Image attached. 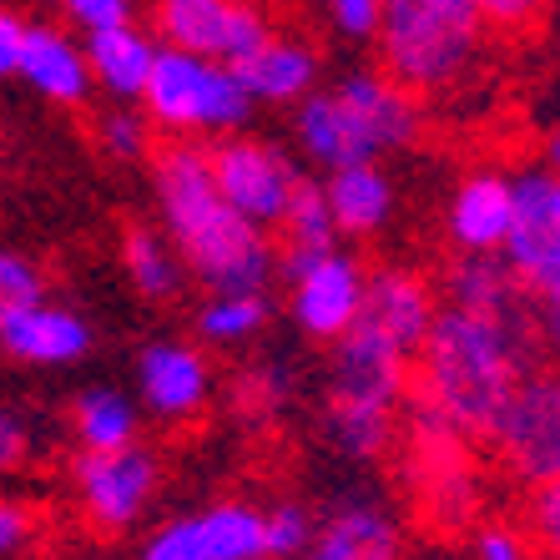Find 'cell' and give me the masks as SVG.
<instances>
[{"label":"cell","mask_w":560,"mask_h":560,"mask_svg":"<svg viewBox=\"0 0 560 560\" xmlns=\"http://www.w3.org/2000/svg\"><path fill=\"white\" fill-rule=\"evenodd\" d=\"M550 339L540 313H480L444 303L415 359V405L434 409L455 430L490 440L505 405L546 364Z\"/></svg>","instance_id":"obj_1"},{"label":"cell","mask_w":560,"mask_h":560,"mask_svg":"<svg viewBox=\"0 0 560 560\" xmlns=\"http://www.w3.org/2000/svg\"><path fill=\"white\" fill-rule=\"evenodd\" d=\"M152 187L156 208H162V228L177 243L183 262L192 278L212 293H262L273 283L283 253H273L268 228L222 197L218 177H212V152L197 142L172 137L162 152H152Z\"/></svg>","instance_id":"obj_2"},{"label":"cell","mask_w":560,"mask_h":560,"mask_svg":"<svg viewBox=\"0 0 560 560\" xmlns=\"http://www.w3.org/2000/svg\"><path fill=\"white\" fill-rule=\"evenodd\" d=\"M293 131L313 167L339 172L409 152L424 131V112H419V96L384 66H359V71H343L334 86L303 96Z\"/></svg>","instance_id":"obj_3"},{"label":"cell","mask_w":560,"mask_h":560,"mask_svg":"<svg viewBox=\"0 0 560 560\" xmlns=\"http://www.w3.org/2000/svg\"><path fill=\"white\" fill-rule=\"evenodd\" d=\"M490 31L480 0H384L374 51L415 96H444L480 66Z\"/></svg>","instance_id":"obj_4"},{"label":"cell","mask_w":560,"mask_h":560,"mask_svg":"<svg viewBox=\"0 0 560 560\" xmlns=\"http://www.w3.org/2000/svg\"><path fill=\"white\" fill-rule=\"evenodd\" d=\"M399 475L415 521L430 535H475V525L485 521L490 480L475 455V434L455 430L415 399L399 430Z\"/></svg>","instance_id":"obj_5"},{"label":"cell","mask_w":560,"mask_h":560,"mask_svg":"<svg viewBox=\"0 0 560 560\" xmlns=\"http://www.w3.org/2000/svg\"><path fill=\"white\" fill-rule=\"evenodd\" d=\"M253 92L243 86L237 66L218 56H197L183 46H162L152 71V86L142 96V112L167 137H233L253 117Z\"/></svg>","instance_id":"obj_6"},{"label":"cell","mask_w":560,"mask_h":560,"mask_svg":"<svg viewBox=\"0 0 560 560\" xmlns=\"http://www.w3.org/2000/svg\"><path fill=\"white\" fill-rule=\"evenodd\" d=\"M505 258L540 308L550 339V328H560V172L546 162L515 172V228Z\"/></svg>","instance_id":"obj_7"},{"label":"cell","mask_w":560,"mask_h":560,"mask_svg":"<svg viewBox=\"0 0 560 560\" xmlns=\"http://www.w3.org/2000/svg\"><path fill=\"white\" fill-rule=\"evenodd\" d=\"M278 273L288 278V308L293 324L308 339L339 343L359 313H364V293H369V268L353 253L339 248H283Z\"/></svg>","instance_id":"obj_8"},{"label":"cell","mask_w":560,"mask_h":560,"mask_svg":"<svg viewBox=\"0 0 560 560\" xmlns=\"http://www.w3.org/2000/svg\"><path fill=\"white\" fill-rule=\"evenodd\" d=\"M485 444H490L495 465L525 490L560 480V369H535L515 389V399L505 405Z\"/></svg>","instance_id":"obj_9"},{"label":"cell","mask_w":560,"mask_h":560,"mask_svg":"<svg viewBox=\"0 0 560 560\" xmlns=\"http://www.w3.org/2000/svg\"><path fill=\"white\" fill-rule=\"evenodd\" d=\"M212 177H218L222 197L258 228H283L288 208H293V197L303 187L299 162L283 147L243 137V131L212 142Z\"/></svg>","instance_id":"obj_10"},{"label":"cell","mask_w":560,"mask_h":560,"mask_svg":"<svg viewBox=\"0 0 560 560\" xmlns=\"http://www.w3.org/2000/svg\"><path fill=\"white\" fill-rule=\"evenodd\" d=\"M156 455L142 444L121 450H81L71 465V490H77L81 515L96 530H127L142 521V510L156 495Z\"/></svg>","instance_id":"obj_11"},{"label":"cell","mask_w":560,"mask_h":560,"mask_svg":"<svg viewBox=\"0 0 560 560\" xmlns=\"http://www.w3.org/2000/svg\"><path fill=\"white\" fill-rule=\"evenodd\" d=\"M152 31L162 46L218 56L237 66L273 36L268 15L248 0H152Z\"/></svg>","instance_id":"obj_12"},{"label":"cell","mask_w":560,"mask_h":560,"mask_svg":"<svg viewBox=\"0 0 560 560\" xmlns=\"http://www.w3.org/2000/svg\"><path fill=\"white\" fill-rule=\"evenodd\" d=\"M268 556V525L248 500H218V505L187 510L142 540L137 560H258Z\"/></svg>","instance_id":"obj_13"},{"label":"cell","mask_w":560,"mask_h":560,"mask_svg":"<svg viewBox=\"0 0 560 560\" xmlns=\"http://www.w3.org/2000/svg\"><path fill=\"white\" fill-rule=\"evenodd\" d=\"M440 308H444V293L424 273H415V268H374V273H369L359 328H369V334H378L384 343H394V349H405L409 359H419Z\"/></svg>","instance_id":"obj_14"},{"label":"cell","mask_w":560,"mask_h":560,"mask_svg":"<svg viewBox=\"0 0 560 560\" xmlns=\"http://www.w3.org/2000/svg\"><path fill=\"white\" fill-rule=\"evenodd\" d=\"M303 560H405V521L384 500L349 495L318 515Z\"/></svg>","instance_id":"obj_15"},{"label":"cell","mask_w":560,"mask_h":560,"mask_svg":"<svg viewBox=\"0 0 560 560\" xmlns=\"http://www.w3.org/2000/svg\"><path fill=\"white\" fill-rule=\"evenodd\" d=\"M137 394H142V409H152L156 419L187 424L212 399V364L192 343H147L137 359Z\"/></svg>","instance_id":"obj_16"},{"label":"cell","mask_w":560,"mask_h":560,"mask_svg":"<svg viewBox=\"0 0 560 560\" xmlns=\"http://www.w3.org/2000/svg\"><path fill=\"white\" fill-rule=\"evenodd\" d=\"M515 228V177L469 172L444 202V233L455 253H505Z\"/></svg>","instance_id":"obj_17"},{"label":"cell","mask_w":560,"mask_h":560,"mask_svg":"<svg viewBox=\"0 0 560 560\" xmlns=\"http://www.w3.org/2000/svg\"><path fill=\"white\" fill-rule=\"evenodd\" d=\"M21 81L56 106H81L96 92L86 40H77L61 26H31L26 51H21Z\"/></svg>","instance_id":"obj_18"},{"label":"cell","mask_w":560,"mask_h":560,"mask_svg":"<svg viewBox=\"0 0 560 560\" xmlns=\"http://www.w3.org/2000/svg\"><path fill=\"white\" fill-rule=\"evenodd\" d=\"M86 56H92V77L96 92H106L112 102H142L147 86H152L156 56H162V40L147 36L137 21L127 26H106L86 36Z\"/></svg>","instance_id":"obj_19"},{"label":"cell","mask_w":560,"mask_h":560,"mask_svg":"<svg viewBox=\"0 0 560 560\" xmlns=\"http://www.w3.org/2000/svg\"><path fill=\"white\" fill-rule=\"evenodd\" d=\"M0 349L21 359V364H40V369H56V364H77L92 353V328L86 318L71 308H56V303H36L26 308L21 318L0 328Z\"/></svg>","instance_id":"obj_20"},{"label":"cell","mask_w":560,"mask_h":560,"mask_svg":"<svg viewBox=\"0 0 560 560\" xmlns=\"http://www.w3.org/2000/svg\"><path fill=\"white\" fill-rule=\"evenodd\" d=\"M237 77L258 106H299L318 92V51L299 36H268L248 61H237Z\"/></svg>","instance_id":"obj_21"},{"label":"cell","mask_w":560,"mask_h":560,"mask_svg":"<svg viewBox=\"0 0 560 560\" xmlns=\"http://www.w3.org/2000/svg\"><path fill=\"white\" fill-rule=\"evenodd\" d=\"M440 293L444 303L480 313H540L505 253H455V262L440 278Z\"/></svg>","instance_id":"obj_22"},{"label":"cell","mask_w":560,"mask_h":560,"mask_svg":"<svg viewBox=\"0 0 560 560\" xmlns=\"http://www.w3.org/2000/svg\"><path fill=\"white\" fill-rule=\"evenodd\" d=\"M328 187V208L339 218V233L343 237H374L389 228L394 218V177L378 162H359V167H339L324 177Z\"/></svg>","instance_id":"obj_23"},{"label":"cell","mask_w":560,"mask_h":560,"mask_svg":"<svg viewBox=\"0 0 560 560\" xmlns=\"http://www.w3.org/2000/svg\"><path fill=\"white\" fill-rule=\"evenodd\" d=\"M121 262H127V273L142 299H172V293L183 288L187 262H183V253H177V243L167 237V228H162V233L147 228V222L127 228V237H121Z\"/></svg>","instance_id":"obj_24"},{"label":"cell","mask_w":560,"mask_h":560,"mask_svg":"<svg viewBox=\"0 0 560 560\" xmlns=\"http://www.w3.org/2000/svg\"><path fill=\"white\" fill-rule=\"evenodd\" d=\"M71 430L81 450H121L137 444V405L117 389H86L71 405Z\"/></svg>","instance_id":"obj_25"},{"label":"cell","mask_w":560,"mask_h":560,"mask_svg":"<svg viewBox=\"0 0 560 560\" xmlns=\"http://www.w3.org/2000/svg\"><path fill=\"white\" fill-rule=\"evenodd\" d=\"M268 324V299L262 293H208L197 308V334L208 343H243Z\"/></svg>","instance_id":"obj_26"},{"label":"cell","mask_w":560,"mask_h":560,"mask_svg":"<svg viewBox=\"0 0 560 560\" xmlns=\"http://www.w3.org/2000/svg\"><path fill=\"white\" fill-rule=\"evenodd\" d=\"M339 218L328 208V187L324 183H308L303 177L299 197L283 218V243L288 248H339Z\"/></svg>","instance_id":"obj_27"},{"label":"cell","mask_w":560,"mask_h":560,"mask_svg":"<svg viewBox=\"0 0 560 560\" xmlns=\"http://www.w3.org/2000/svg\"><path fill=\"white\" fill-rule=\"evenodd\" d=\"M36 303H46V273L26 253L0 248V328L21 318L26 308H36Z\"/></svg>","instance_id":"obj_28"},{"label":"cell","mask_w":560,"mask_h":560,"mask_svg":"<svg viewBox=\"0 0 560 560\" xmlns=\"http://www.w3.org/2000/svg\"><path fill=\"white\" fill-rule=\"evenodd\" d=\"M262 525H268V556L303 560V550H308V540H313V525H318V515H313L303 500H273V505L262 510Z\"/></svg>","instance_id":"obj_29"},{"label":"cell","mask_w":560,"mask_h":560,"mask_svg":"<svg viewBox=\"0 0 560 560\" xmlns=\"http://www.w3.org/2000/svg\"><path fill=\"white\" fill-rule=\"evenodd\" d=\"M96 137L117 162H137V156L152 152V117L147 112H131V102L106 106L102 121H96Z\"/></svg>","instance_id":"obj_30"},{"label":"cell","mask_w":560,"mask_h":560,"mask_svg":"<svg viewBox=\"0 0 560 560\" xmlns=\"http://www.w3.org/2000/svg\"><path fill=\"white\" fill-rule=\"evenodd\" d=\"M469 560H540L530 525L515 521H480L469 535Z\"/></svg>","instance_id":"obj_31"},{"label":"cell","mask_w":560,"mask_h":560,"mask_svg":"<svg viewBox=\"0 0 560 560\" xmlns=\"http://www.w3.org/2000/svg\"><path fill=\"white\" fill-rule=\"evenodd\" d=\"M525 525H530L535 546L546 560H560V480H546L530 490V505H525Z\"/></svg>","instance_id":"obj_32"},{"label":"cell","mask_w":560,"mask_h":560,"mask_svg":"<svg viewBox=\"0 0 560 560\" xmlns=\"http://www.w3.org/2000/svg\"><path fill=\"white\" fill-rule=\"evenodd\" d=\"M324 11H328V21H334V31H339V36L374 40L384 0H324Z\"/></svg>","instance_id":"obj_33"},{"label":"cell","mask_w":560,"mask_h":560,"mask_svg":"<svg viewBox=\"0 0 560 560\" xmlns=\"http://www.w3.org/2000/svg\"><path fill=\"white\" fill-rule=\"evenodd\" d=\"M61 11L71 15V26H81L92 36V31H106V26H127L137 0H61Z\"/></svg>","instance_id":"obj_34"},{"label":"cell","mask_w":560,"mask_h":560,"mask_svg":"<svg viewBox=\"0 0 560 560\" xmlns=\"http://www.w3.org/2000/svg\"><path fill=\"white\" fill-rule=\"evenodd\" d=\"M485 15H490V26L505 31V36H521V31H535L546 21V11L556 0H480Z\"/></svg>","instance_id":"obj_35"},{"label":"cell","mask_w":560,"mask_h":560,"mask_svg":"<svg viewBox=\"0 0 560 560\" xmlns=\"http://www.w3.org/2000/svg\"><path fill=\"white\" fill-rule=\"evenodd\" d=\"M26 21L15 11L0 5V81L5 77H21V51H26Z\"/></svg>","instance_id":"obj_36"},{"label":"cell","mask_w":560,"mask_h":560,"mask_svg":"<svg viewBox=\"0 0 560 560\" xmlns=\"http://www.w3.org/2000/svg\"><path fill=\"white\" fill-rule=\"evenodd\" d=\"M31 450V424L15 409H0V469L21 465Z\"/></svg>","instance_id":"obj_37"},{"label":"cell","mask_w":560,"mask_h":560,"mask_svg":"<svg viewBox=\"0 0 560 560\" xmlns=\"http://www.w3.org/2000/svg\"><path fill=\"white\" fill-rule=\"evenodd\" d=\"M31 530H36V525H31L26 510L15 505V500H0V556H11V550L26 546Z\"/></svg>","instance_id":"obj_38"},{"label":"cell","mask_w":560,"mask_h":560,"mask_svg":"<svg viewBox=\"0 0 560 560\" xmlns=\"http://www.w3.org/2000/svg\"><path fill=\"white\" fill-rule=\"evenodd\" d=\"M540 152H546V156H540V162L560 172V127H550V131H546V147H540Z\"/></svg>","instance_id":"obj_39"},{"label":"cell","mask_w":560,"mask_h":560,"mask_svg":"<svg viewBox=\"0 0 560 560\" xmlns=\"http://www.w3.org/2000/svg\"><path fill=\"white\" fill-rule=\"evenodd\" d=\"M550 353H560V328H550Z\"/></svg>","instance_id":"obj_40"},{"label":"cell","mask_w":560,"mask_h":560,"mask_svg":"<svg viewBox=\"0 0 560 560\" xmlns=\"http://www.w3.org/2000/svg\"><path fill=\"white\" fill-rule=\"evenodd\" d=\"M258 560H278V556H258Z\"/></svg>","instance_id":"obj_41"}]
</instances>
